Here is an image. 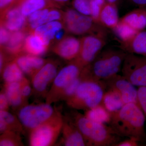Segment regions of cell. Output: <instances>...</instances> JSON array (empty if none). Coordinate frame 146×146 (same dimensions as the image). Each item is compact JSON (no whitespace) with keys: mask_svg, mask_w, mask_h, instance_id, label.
<instances>
[{"mask_svg":"<svg viewBox=\"0 0 146 146\" xmlns=\"http://www.w3.org/2000/svg\"><path fill=\"white\" fill-rule=\"evenodd\" d=\"M62 131L64 145L86 146L83 136L73 119L64 120Z\"/></svg>","mask_w":146,"mask_h":146,"instance_id":"16","label":"cell"},{"mask_svg":"<svg viewBox=\"0 0 146 146\" xmlns=\"http://www.w3.org/2000/svg\"><path fill=\"white\" fill-rule=\"evenodd\" d=\"M121 71L134 86H146V56L127 53Z\"/></svg>","mask_w":146,"mask_h":146,"instance_id":"8","label":"cell"},{"mask_svg":"<svg viewBox=\"0 0 146 146\" xmlns=\"http://www.w3.org/2000/svg\"><path fill=\"white\" fill-rule=\"evenodd\" d=\"M58 73L56 64L50 62L45 63L32 76V83L35 91L39 94L44 93Z\"/></svg>","mask_w":146,"mask_h":146,"instance_id":"13","label":"cell"},{"mask_svg":"<svg viewBox=\"0 0 146 146\" xmlns=\"http://www.w3.org/2000/svg\"><path fill=\"white\" fill-rule=\"evenodd\" d=\"M120 21L139 32L146 27V10L137 9L126 14Z\"/></svg>","mask_w":146,"mask_h":146,"instance_id":"22","label":"cell"},{"mask_svg":"<svg viewBox=\"0 0 146 146\" xmlns=\"http://www.w3.org/2000/svg\"><path fill=\"white\" fill-rule=\"evenodd\" d=\"M106 1L108 2L111 3L115 4H117L120 0H106Z\"/></svg>","mask_w":146,"mask_h":146,"instance_id":"42","label":"cell"},{"mask_svg":"<svg viewBox=\"0 0 146 146\" xmlns=\"http://www.w3.org/2000/svg\"><path fill=\"white\" fill-rule=\"evenodd\" d=\"M120 42H126L132 39L138 32L126 24L119 21L117 26L113 29Z\"/></svg>","mask_w":146,"mask_h":146,"instance_id":"29","label":"cell"},{"mask_svg":"<svg viewBox=\"0 0 146 146\" xmlns=\"http://www.w3.org/2000/svg\"><path fill=\"white\" fill-rule=\"evenodd\" d=\"M84 115L94 121L105 124L109 123L111 118L110 112L102 104L86 110Z\"/></svg>","mask_w":146,"mask_h":146,"instance_id":"27","label":"cell"},{"mask_svg":"<svg viewBox=\"0 0 146 146\" xmlns=\"http://www.w3.org/2000/svg\"><path fill=\"white\" fill-rule=\"evenodd\" d=\"M21 82L5 84V93L10 106L13 108L21 106L25 102L21 94Z\"/></svg>","mask_w":146,"mask_h":146,"instance_id":"24","label":"cell"},{"mask_svg":"<svg viewBox=\"0 0 146 146\" xmlns=\"http://www.w3.org/2000/svg\"><path fill=\"white\" fill-rule=\"evenodd\" d=\"M21 92L24 100H25L30 96L31 93V86L26 78L21 82Z\"/></svg>","mask_w":146,"mask_h":146,"instance_id":"36","label":"cell"},{"mask_svg":"<svg viewBox=\"0 0 146 146\" xmlns=\"http://www.w3.org/2000/svg\"><path fill=\"white\" fill-rule=\"evenodd\" d=\"M1 72L5 83L21 82L25 78L23 72L14 60L6 64Z\"/></svg>","mask_w":146,"mask_h":146,"instance_id":"26","label":"cell"},{"mask_svg":"<svg viewBox=\"0 0 146 146\" xmlns=\"http://www.w3.org/2000/svg\"><path fill=\"white\" fill-rule=\"evenodd\" d=\"M20 120L8 111H0V131L1 133L13 131L20 133L22 131Z\"/></svg>","mask_w":146,"mask_h":146,"instance_id":"23","label":"cell"},{"mask_svg":"<svg viewBox=\"0 0 146 146\" xmlns=\"http://www.w3.org/2000/svg\"><path fill=\"white\" fill-rule=\"evenodd\" d=\"M31 32L40 37L49 47L51 45L54 46L69 33L64 23L61 21L47 23Z\"/></svg>","mask_w":146,"mask_h":146,"instance_id":"12","label":"cell"},{"mask_svg":"<svg viewBox=\"0 0 146 146\" xmlns=\"http://www.w3.org/2000/svg\"><path fill=\"white\" fill-rule=\"evenodd\" d=\"M108 125L122 137L133 138L140 142L146 141L145 117L136 103L126 104L119 110L110 113Z\"/></svg>","mask_w":146,"mask_h":146,"instance_id":"1","label":"cell"},{"mask_svg":"<svg viewBox=\"0 0 146 146\" xmlns=\"http://www.w3.org/2000/svg\"><path fill=\"white\" fill-rule=\"evenodd\" d=\"M64 120L57 112L50 119L30 131L29 143L32 146L53 145L62 131Z\"/></svg>","mask_w":146,"mask_h":146,"instance_id":"6","label":"cell"},{"mask_svg":"<svg viewBox=\"0 0 146 146\" xmlns=\"http://www.w3.org/2000/svg\"><path fill=\"white\" fill-rule=\"evenodd\" d=\"M48 48L40 37L30 32L25 40L23 51L29 54L39 56L46 52Z\"/></svg>","mask_w":146,"mask_h":146,"instance_id":"20","label":"cell"},{"mask_svg":"<svg viewBox=\"0 0 146 146\" xmlns=\"http://www.w3.org/2000/svg\"><path fill=\"white\" fill-rule=\"evenodd\" d=\"M72 5L74 9L79 13L91 16L90 0H73Z\"/></svg>","mask_w":146,"mask_h":146,"instance_id":"33","label":"cell"},{"mask_svg":"<svg viewBox=\"0 0 146 146\" xmlns=\"http://www.w3.org/2000/svg\"><path fill=\"white\" fill-rule=\"evenodd\" d=\"M129 2L134 5L143 7L146 5V0H129Z\"/></svg>","mask_w":146,"mask_h":146,"instance_id":"40","label":"cell"},{"mask_svg":"<svg viewBox=\"0 0 146 146\" xmlns=\"http://www.w3.org/2000/svg\"><path fill=\"white\" fill-rule=\"evenodd\" d=\"M23 145L19 133L9 131L2 133L0 138L1 146H21Z\"/></svg>","mask_w":146,"mask_h":146,"instance_id":"30","label":"cell"},{"mask_svg":"<svg viewBox=\"0 0 146 146\" xmlns=\"http://www.w3.org/2000/svg\"><path fill=\"white\" fill-rule=\"evenodd\" d=\"M82 81V80L80 77L69 84L60 92L58 97L57 99H63L68 100L75 94L76 91Z\"/></svg>","mask_w":146,"mask_h":146,"instance_id":"31","label":"cell"},{"mask_svg":"<svg viewBox=\"0 0 146 146\" xmlns=\"http://www.w3.org/2000/svg\"><path fill=\"white\" fill-rule=\"evenodd\" d=\"M11 31L3 25H1V30H0V42H1V49L3 48L8 43L10 39Z\"/></svg>","mask_w":146,"mask_h":146,"instance_id":"35","label":"cell"},{"mask_svg":"<svg viewBox=\"0 0 146 146\" xmlns=\"http://www.w3.org/2000/svg\"><path fill=\"white\" fill-rule=\"evenodd\" d=\"M106 36L89 34L82 37L79 53L73 60L83 69L89 65L99 54L106 44Z\"/></svg>","mask_w":146,"mask_h":146,"instance_id":"9","label":"cell"},{"mask_svg":"<svg viewBox=\"0 0 146 146\" xmlns=\"http://www.w3.org/2000/svg\"><path fill=\"white\" fill-rule=\"evenodd\" d=\"M107 2L106 0H90L91 16L96 23H100V16L102 9Z\"/></svg>","mask_w":146,"mask_h":146,"instance_id":"32","label":"cell"},{"mask_svg":"<svg viewBox=\"0 0 146 146\" xmlns=\"http://www.w3.org/2000/svg\"><path fill=\"white\" fill-rule=\"evenodd\" d=\"M52 1L58 3L62 4L68 2L70 0H52Z\"/></svg>","mask_w":146,"mask_h":146,"instance_id":"41","label":"cell"},{"mask_svg":"<svg viewBox=\"0 0 146 146\" xmlns=\"http://www.w3.org/2000/svg\"><path fill=\"white\" fill-rule=\"evenodd\" d=\"M119 21L117 5L107 2L101 12L100 23L105 27L113 29Z\"/></svg>","mask_w":146,"mask_h":146,"instance_id":"21","label":"cell"},{"mask_svg":"<svg viewBox=\"0 0 146 146\" xmlns=\"http://www.w3.org/2000/svg\"><path fill=\"white\" fill-rule=\"evenodd\" d=\"M9 102L5 92L0 94V111H7L9 107Z\"/></svg>","mask_w":146,"mask_h":146,"instance_id":"37","label":"cell"},{"mask_svg":"<svg viewBox=\"0 0 146 146\" xmlns=\"http://www.w3.org/2000/svg\"><path fill=\"white\" fill-rule=\"evenodd\" d=\"M121 49L128 53L146 56V31L138 32L132 39L120 42Z\"/></svg>","mask_w":146,"mask_h":146,"instance_id":"18","label":"cell"},{"mask_svg":"<svg viewBox=\"0 0 146 146\" xmlns=\"http://www.w3.org/2000/svg\"><path fill=\"white\" fill-rule=\"evenodd\" d=\"M101 104L110 113L117 112L125 104L119 93L110 90L105 91Z\"/></svg>","mask_w":146,"mask_h":146,"instance_id":"25","label":"cell"},{"mask_svg":"<svg viewBox=\"0 0 146 146\" xmlns=\"http://www.w3.org/2000/svg\"><path fill=\"white\" fill-rule=\"evenodd\" d=\"M16 0H0L1 13L11 7Z\"/></svg>","mask_w":146,"mask_h":146,"instance_id":"39","label":"cell"},{"mask_svg":"<svg viewBox=\"0 0 146 146\" xmlns=\"http://www.w3.org/2000/svg\"><path fill=\"white\" fill-rule=\"evenodd\" d=\"M139 141L133 138H128L124 141H121L115 146H137L139 145Z\"/></svg>","mask_w":146,"mask_h":146,"instance_id":"38","label":"cell"},{"mask_svg":"<svg viewBox=\"0 0 146 146\" xmlns=\"http://www.w3.org/2000/svg\"><path fill=\"white\" fill-rule=\"evenodd\" d=\"M48 0H22L18 5L22 14L29 16L35 11L46 8Z\"/></svg>","mask_w":146,"mask_h":146,"instance_id":"28","label":"cell"},{"mask_svg":"<svg viewBox=\"0 0 146 146\" xmlns=\"http://www.w3.org/2000/svg\"><path fill=\"white\" fill-rule=\"evenodd\" d=\"M101 82L104 86L105 91L113 90L120 94L125 104H138V89L122 75L118 74Z\"/></svg>","mask_w":146,"mask_h":146,"instance_id":"10","label":"cell"},{"mask_svg":"<svg viewBox=\"0 0 146 146\" xmlns=\"http://www.w3.org/2000/svg\"><path fill=\"white\" fill-rule=\"evenodd\" d=\"M138 104L143 112L146 119V86L138 87Z\"/></svg>","mask_w":146,"mask_h":146,"instance_id":"34","label":"cell"},{"mask_svg":"<svg viewBox=\"0 0 146 146\" xmlns=\"http://www.w3.org/2000/svg\"><path fill=\"white\" fill-rule=\"evenodd\" d=\"M127 53L123 50H103L91 63L82 69V80L96 82L104 81L121 71Z\"/></svg>","mask_w":146,"mask_h":146,"instance_id":"2","label":"cell"},{"mask_svg":"<svg viewBox=\"0 0 146 146\" xmlns=\"http://www.w3.org/2000/svg\"><path fill=\"white\" fill-rule=\"evenodd\" d=\"M56 113L48 103L28 105L19 110L18 118L23 126L31 131L50 119Z\"/></svg>","mask_w":146,"mask_h":146,"instance_id":"7","label":"cell"},{"mask_svg":"<svg viewBox=\"0 0 146 146\" xmlns=\"http://www.w3.org/2000/svg\"><path fill=\"white\" fill-rule=\"evenodd\" d=\"M1 25L11 32L26 30L27 17L24 16L19 6L10 7L1 13Z\"/></svg>","mask_w":146,"mask_h":146,"instance_id":"15","label":"cell"},{"mask_svg":"<svg viewBox=\"0 0 146 146\" xmlns=\"http://www.w3.org/2000/svg\"><path fill=\"white\" fill-rule=\"evenodd\" d=\"M80 39L67 36L53 47V52L63 59L73 60L78 56L80 48Z\"/></svg>","mask_w":146,"mask_h":146,"instance_id":"14","label":"cell"},{"mask_svg":"<svg viewBox=\"0 0 146 146\" xmlns=\"http://www.w3.org/2000/svg\"><path fill=\"white\" fill-rule=\"evenodd\" d=\"M14 60L24 73L32 76L46 63L42 58L29 54L19 55Z\"/></svg>","mask_w":146,"mask_h":146,"instance_id":"17","label":"cell"},{"mask_svg":"<svg viewBox=\"0 0 146 146\" xmlns=\"http://www.w3.org/2000/svg\"><path fill=\"white\" fill-rule=\"evenodd\" d=\"M72 119L83 136L86 146H115L121 141L110 126L94 121L80 113L74 114Z\"/></svg>","mask_w":146,"mask_h":146,"instance_id":"3","label":"cell"},{"mask_svg":"<svg viewBox=\"0 0 146 146\" xmlns=\"http://www.w3.org/2000/svg\"><path fill=\"white\" fill-rule=\"evenodd\" d=\"M63 23L69 33L74 35L86 34L106 36L105 27L96 23L92 17L69 9L64 12Z\"/></svg>","mask_w":146,"mask_h":146,"instance_id":"5","label":"cell"},{"mask_svg":"<svg viewBox=\"0 0 146 146\" xmlns=\"http://www.w3.org/2000/svg\"><path fill=\"white\" fill-rule=\"evenodd\" d=\"M105 91L101 82L82 80L75 94L67 102L74 109L87 110L101 104Z\"/></svg>","mask_w":146,"mask_h":146,"instance_id":"4","label":"cell"},{"mask_svg":"<svg viewBox=\"0 0 146 146\" xmlns=\"http://www.w3.org/2000/svg\"><path fill=\"white\" fill-rule=\"evenodd\" d=\"M83 68L74 60L63 67L57 73L53 82V85L49 92V100L57 99L60 92L69 84L80 77Z\"/></svg>","mask_w":146,"mask_h":146,"instance_id":"11","label":"cell"},{"mask_svg":"<svg viewBox=\"0 0 146 146\" xmlns=\"http://www.w3.org/2000/svg\"><path fill=\"white\" fill-rule=\"evenodd\" d=\"M27 30L11 33L10 39L4 48L1 50L11 56H18L23 51L26 38Z\"/></svg>","mask_w":146,"mask_h":146,"instance_id":"19","label":"cell"}]
</instances>
